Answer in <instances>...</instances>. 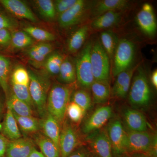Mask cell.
<instances>
[{"label":"cell","mask_w":157,"mask_h":157,"mask_svg":"<svg viewBox=\"0 0 157 157\" xmlns=\"http://www.w3.org/2000/svg\"><path fill=\"white\" fill-rule=\"evenodd\" d=\"M71 91L64 85L56 84L48 92L47 101V111L59 124L64 121L66 110L71 98Z\"/></svg>","instance_id":"6da1fadb"},{"label":"cell","mask_w":157,"mask_h":157,"mask_svg":"<svg viewBox=\"0 0 157 157\" xmlns=\"http://www.w3.org/2000/svg\"><path fill=\"white\" fill-rule=\"evenodd\" d=\"M127 133V153H141L157 157V137L147 132Z\"/></svg>","instance_id":"7a4b0ae2"},{"label":"cell","mask_w":157,"mask_h":157,"mask_svg":"<svg viewBox=\"0 0 157 157\" xmlns=\"http://www.w3.org/2000/svg\"><path fill=\"white\" fill-rule=\"evenodd\" d=\"M128 94L129 102L134 107H144L149 104L151 98V90L142 67L137 68Z\"/></svg>","instance_id":"3957f363"},{"label":"cell","mask_w":157,"mask_h":157,"mask_svg":"<svg viewBox=\"0 0 157 157\" xmlns=\"http://www.w3.org/2000/svg\"><path fill=\"white\" fill-rule=\"evenodd\" d=\"M29 91L31 98L39 116L43 118L47 113V101L49 90L48 81L33 71L29 70Z\"/></svg>","instance_id":"277c9868"},{"label":"cell","mask_w":157,"mask_h":157,"mask_svg":"<svg viewBox=\"0 0 157 157\" xmlns=\"http://www.w3.org/2000/svg\"><path fill=\"white\" fill-rule=\"evenodd\" d=\"M90 59L95 81L109 84L110 70L109 58L99 40L92 43Z\"/></svg>","instance_id":"5b68a950"},{"label":"cell","mask_w":157,"mask_h":157,"mask_svg":"<svg viewBox=\"0 0 157 157\" xmlns=\"http://www.w3.org/2000/svg\"><path fill=\"white\" fill-rule=\"evenodd\" d=\"M134 42L127 39L119 41L114 53L112 74L114 76L130 69L135 55Z\"/></svg>","instance_id":"8992f818"},{"label":"cell","mask_w":157,"mask_h":157,"mask_svg":"<svg viewBox=\"0 0 157 157\" xmlns=\"http://www.w3.org/2000/svg\"><path fill=\"white\" fill-rule=\"evenodd\" d=\"M92 43L88 42L76 59V79L84 89H90L94 81L92 70L90 54Z\"/></svg>","instance_id":"52a82bcc"},{"label":"cell","mask_w":157,"mask_h":157,"mask_svg":"<svg viewBox=\"0 0 157 157\" xmlns=\"http://www.w3.org/2000/svg\"><path fill=\"white\" fill-rule=\"evenodd\" d=\"M107 132L112 146L113 157H121L127 154V133L121 123L117 119L108 124Z\"/></svg>","instance_id":"ba28073f"},{"label":"cell","mask_w":157,"mask_h":157,"mask_svg":"<svg viewBox=\"0 0 157 157\" xmlns=\"http://www.w3.org/2000/svg\"><path fill=\"white\" fill-rule=\"evenodd\" d=\"M79 137L76 129L67 121L63 123L59 139L60 157H68L79 145Z\"/></svg>","instance_id":"9c48e42d"},{"label":"cell","mask_w":157,"mask_h":157,"mask_svg":"<svg viewBox=\"0 0 157 157\" xmlns=\"http://www.w3.org/2000/svg\"><path fill=\"white\" fill-rule=\"evenodd\" d=\"M90 134L86 139L95 155L99 157H113L107 131L99 129Z\"/></svg>","instance_id":"30bf717a"},{"label":"cell","mask_w":157,"mask_h":157,"mask_svg":"<svg viewBox=\"0 0 157 157\" xmlns=\"http://www.w3.org/2000/svg\"><path fill=\"white\" fill-rule=\"evenodd\" d=\"M112 115V109L109 105H105L96 109L86 121L82 132L85 134H90L99 130L107 122Z\"/></svg>","instance_id":"8fae6325"},{"label":"cell","mask_w":157,"mask_h":157,"mask_svg":"<svg viewBox=\"0 0 157 157\" xmlns=\"http://www.w3.org/2000/svg\"><path fill=\"white\" fill-rule=\"evenodd\" d=\"M87 10V2L83 0H77L73 7L59 15V25L63 28L75 25L82 19Z\"/></svg>","instance_id":"7c38bea8"},{"label":"cell","mask_w":157,"mask_h":157,"mask_svg":"<svg viewBox=\"0 0 157 157\" xmlns=\"http://www.w3.org/2000/svg\"><path fill=\"white\" fill-rule=\"evenodd\" d=\"M136 22L139 28L144 34L152 36L157 30V22L153 8L151 4H144L141 10L137 13Z\"/></svg>","instance_id":"4fadbf2b"},{"label":"cell","mask_w":157,"mask_h":157,"mask_svg":"<svg viewBox=\"0 0 157 157\" xmlns=\"http://www.w3.org/2000/svg\"><path fill=\"white\" fill-rule=\"evenodd\" d=\"M137 69V67L130 68L118 74L111 90L113 97L120 99L126 98L131 86L132 77Z\"/></svg>","instance_id":"5bb4252c"},{"label":"cell","mask_w":157,"mask_h":157,"mask_svg":"<svg viewBox=\"0 0 157 157\" xmlns=\"http://www.w3.org/2000/svg\"><path fill=\"white\" fill-rule=\"evenodd\" d=\"M35 147L33 140L28 138L21 137L9 140L6 149V157H28Z\"/></svg>","instance_id":"9a60e30c"},{"label":"cell","mask_w":157,"mask_h":157,"mask_svg":"<svg viewBox=\"0 0 157 157\" xmlns=\"http://www.w3.org/2000/svg\"><path fill=\"white\" fill-rule=\"evenodd\" d=\"M0 2L10 13L17 17L37 21L36 17L27 5L20 0H1Z\"/></svg>","instance_id":"2e32d148"},{"label":"cell","mask_w":157,"mask_h":157,"mask_svg":"<svg viewBox=\"0 0 157 157\" xmlns=\"http://www.w3.org/2000/svg\"><path fill=\"white\" fill-rule=\"evenodd\" d=\"M125 123L129 131L147 132V123L145 116L142 113L135 109L128 108L123 112Z\"/></svg>","instance_id":"e0dca14e"},{"label":"cell","mask_w":157,"mask_h":157,"mask_svg":"<svg viewBox=\"0 0 157 157\" xmlns=\"http://www.w3.org/2000/svg\"><path fill=\"white\" fill-rule=\"evenodd\" d=\"M40 121V128H42L44 135L50 139L59 150V139L61 131L59 124L48 112Z\"/></svg>","instance_id":"ac0fdd59"},{"label":"cell","mask_w":157,"mask_h":157,"mask_svg":"<svg viewBox=\"0 0 157 157\" xmlns=\"http://www.w3.org/2000/svg\"><path fill=\"white\" fill-rule=\"evenodd\" d=\"M129 6L127 0H102L96 3L93 8V13L96 17L109 11H121Z\"/></svg>","instance_id":"d6986e66"},{"label":"cell","mask_w":157,"mask_h":157,"mask_svg":"<svg viewBox=\"0 0 157 157\" xmlns=\"http://www.w3.org/2000/svg\"><path fill=\"white\" fill-rule=\"evenodd\" d=\"M1 132L9 140H17L21 137L17 121L11 109L8 107L5 119L2 124Z\"/></svg>","instance_id":"ffe728a7"},{"label":"cell","mask_w":157,"mask_h":157,"mask_svg":"<svg viewBox=\"0 0 157 157\" xmlns=\"http://www.w3.org/2000/svg\"><path fill=\"white\" fill-rule=\"evenodd\" d=\"M121 18L120 11H107L96 17L92 22L91 27L95 29L109 28L117 24Z\"/></svg>","instance_id":"44dd1931"},{"label":"cell","mask_w":157,"mask_h":157,"mask_svg":"<svg viewBox=\"0 0 157 157\" xmlns=\"http://www.w3.org/2000/svg\"><path fill=\"white\" fill-rule=\"evenodd\" d=\"M35 140L41 152L45 157H60L59 149L45 135L38 134L35 137Z\"/></svg>","instance_id":"7402d4cb"},{"label":"cell","mask_w":157,"mask_h":157,"mask_svg":"<svg viewBox=\"0 0 157 157\" xmlns=\"http://www.w3.org/2000/svg\"><path fill=\"white\" fill-rule=\"evenodd\" d=\"M7 106L11 112L17 115L33 116V109L25 102L16 98L13 93L8 98Z\"/></svg>","instance_id":"603a6c76"},{"label":"cell","mask_w":157,"mask_h":157,"mask_svg":"<svg viewBox=\"0 0 157 157\" xmlns=\"http://www.w3.org/2000/svg\"><path fill=\"white\" fill-rule=\"evenodd\" d=\"M58 75L59 81L62 83L65 84L73 83L76 79L75 65L69 59H64Z\"/></svg>","instance_id":"cb8c5ba5"},{"label":"cell","mask_w":157,"mask_h":157,"mask_svg":"<svg viewBox=\"0 0 157 157\" xmlns=\"http://www.w3.org/2000/svg\"><path fill=\"white\" fill-rule=\"evenodd\" d=\"M89 27L85 25L77 29L70 37L68 42V49L71 53H75L82 46L88 36Z\"/></svg>","instance_id":"d4e9b609"},{"label":"cell","mask_w":157,"mask_h":157,"mask_svg":"<svg viewBox=\"0 0 157 157\" xmlns=\"http://www.w3.org/2000/svg\"><path fill=\"white\" fill-rule=\"evenodd\" d=\"M90 89L94 103L104 104L108 101L110 94L109 84L94 80Z\"/></svg>","instance_id":"484cf974"},{"label":"cell","mask_w":157,"mask_h":157,"mask_svg":"<svg viewBox=\"0 0 157 157\" xmlns=\"http://www.w3.org/2000/svg\"><path fill=\"white\" fill-rule=\"evenodd\" d=\"M118 42L116 35L112 31H105L101 33L100 42L109 59L113 58Z\"/></svg>","instance_id":"4316f807"},{"label":"cell","mask_w":157,"mask_h":157,"mask_svg":"<svg viewBox=\"0 0 157 157\" xmlns=\"http://www.w3.org/2000/svg\"><path fill=\"white\" fill-rule=\"evenodd\" d=\"M12 113L18 126L24 133H34L40 128V121L37 118L33 116H20Z\"/></svg>","instance_id":"83f0119b"},{"label":"cell","mask_w":157,"mask_h":157,"mask_svg":"<svg viewBox=\"0 0 157 157\" xmlns=\"http://www.w3.org/2000/svg\"><path fill=\"white\" fill-rule=\"evenodd\" d=\"M11 35V42L15 48H25L30 46L33 43L32 37L24 31H15Z\"/></svg>","instance_id":"f1b7e54d"},{"label":"cell","mask_w":157,"mask_h":157,"mask_svg":"<svg viewBox=\"0 0 157 157\" xmlns=\"http://www.w3.org/2000/svg\"><path fill=\"white\" fill-rule=\"evenodd\" d=\"M72 102L81 107L85 111L89 109L92 106V98L86 90H78L73 93Z\"/></svg>","instance_id":"f546056e"},{"label":"cell","mask_w":157,"mask_h":157,"mask_svg":"<svg viewBox=\"0 0 157 157\" xmlns=\"http://www.w3.org/2000/svg\"><path fill=\"white\" fill-rule=\"evenodd\" d=\"M10 67V60L6 57L0 55V86L6 95L9 89L8 79Z\"/></svg>","instance_id":"4dcf8cb0"},{"label":"cell","mask_w":157,"mask_h":157,"mask_svg":"<svg viewBox=\"0 0 157 157\" xmlns=\"http://www.w3.org/2000/svg\"><path fill=\"white\" fill-rule=\"evenodd\" d=\"M36 6L40 14L45 19H53L56 15L54 5L51 0H37L35 1Z\"/></svg>","instance_id":"1f68e13d"},{"label":"cell","mask_w":157,"mask_h":157,"mask_svg":"<svg viewBox=\"0 0 157 157\" xmlns=\"http://www.w3.org/2000/svg\"><path fill=\"white\" fill-rule=\"evenodd\" d=\"M23 31L32 38L40 41H52L55 39L54 35L48 31L36 27L29 26L23 29Z\"/></svg>","instance_id":"d6a6232c"},{"label":"cell","mask_w":157,"mask_h":157,"mask_svg":"<svg viewBox=\"0 0 157 157\" xmlns=\"http://www.w3.org/2000/svg\"><path fill=\"white\" fill-rule=\"evenodd\" d=\"M63 60V57L60 54L57 52L52 54L47 59L45 63L46 71L51 75H57Z\"/></svg>","instance_id":"836d02e7"},{"label":"cell","mask_w":157,"mask_h":157,"mask_svg":"<svg viewBox=\"0 0 157 157\" xmlns=\"http://www.w3.org/2000/svg\"><path fill=\"white\" fill-rule=\"evenodd\" d=\"M29 76L28 71L22 67L14 69L11 76V84L29 86Z\"/></svg>","instance_id":"e575fe53"},{"label":"cell","mask_w":157,"mask_h":157,"mask_svg":"<svg viewBox=\"0 0 157 157\" xmlns=\"http://www.w3.org/2000/svg\"><path fill=\"white\" fill-rule=\"evenodd\" d=\"M11 85L13 94L15 97L28 104L32 109L34 108L33 103L30 94L29 86L14 84Z\"/></svg>","instance_id":"d590c367"},{"label":"cell","mask_w":157,"mask_h":157,"mask_svg":"<svg viewBox=\"0 0 157 157\" xmlns=\"http://www.w3.org/2000/svg\"><path fill=\"white\" fill-rule=\"evenodd\" d=\"M85 113V111L81 107L73 102L69 103L66 110V114L70 120L76 123L82 120Z\"/></svg>","instance_id":"8d00e7d4"},{"label":"cell","mask_w":157,"mask_h":157,"mask_svg":"<svg viewBox=\"0 0 157 157\" xmlns=\"http://www.w3.org/2000/svg\"><path fill=\"white\" fill-rule=\"evenodd\" d=\"M77 0H57L55 1V9L56 14L59 15L73 7Z\"/></svg>","instance_id":"74e56055"},{"label":"cell","mask_w":157,"mask_h":157,"mask_svg":"<svg viewBox=\"0 0 157 157\" xmlns=\"http://www.w3.org/2000/svg\"><path fill=\"white\" fill-rule=\"evenodd\" d=\"M18 27V24L15 20L0 13V29H13Z\"/></svg>","instance_id":"f35d334b"},{"label":"cell","mask_w":157,"mask_h":157,"mask_svg":"<svg viewBox=\"0 0 157 157\" xmlns=\"http://www.w3.org/2000/svg\"><path fill=\"white\" fill-rule=\"evenodd\" d=\"M34 48L41 55L46 57L52 50V46L47 43H40L34 45Z\"/></svg>","instance_id":"ab89813d"},{"label":"cell","mask_w":157,"mask_h":157,"mask_svg":"<svg viewBox=\"0 0 157 157\" xmlns=\"http://www.w3.org/2000/svg\"><path fill=\"white\" fill-rule=\"evenodd\" d=\"M11 35L6 29H0V46H6L11 42Z\"/></svg>","instance_id":"60d3db41"},{"label":"cell","mask_w":157,"mask_h":157,"mask_svg":"<svg viewBox=\"0 0 157 157\" xmlns=\"http://www.w3.org/2000/svg\"><path fill=\"white\" fill-rule=\"evenodd\" d=\"M91 154L89 150L84 147L76 149L68 157H90Z\"/></svg>","instance_id":"b9f144b4"},{"label":"cell","mask_w":157,"mask_h":157,"mask_svg":"<svg viewBox=\"0 0 157 157\" xmlns=\"http://www.w3.org/2000/svg\"><path fill=\"white\" fill-rule=\"evenodd\" d=\"M29 57L34 61L40 62L43 61L45 59V57L41 55L34 48L33 46L30 48L28 52Z\"/></svg>","instance_id":"7bdbcfd3"},{"label":"cell","mask_w":157,"mask_h":157,"mask_svg":"<svg viewBox=\"0 0 157 157\" xmlns=\"http://www.w3.org/2000/svg\"><path fill=\"white\" fill-rule=\"evenodd\" d=\"M9 140L0 134V157H6V149Z\"/></svg>","instance_id":"ee69618b"},{"label":"cell","mask_w":157,"mask_h":157,"mask_svg":"<svg viewBox=\"0 0 157 157\" xmlns=\"http://www.w3.org/2000/svg\"><path fill=\"white\" fill-rule=\"evenodd\" d=\"M151 81L152 85L154 86L155 88H157V71L155 70L151 75Z\"/></svg>","instance_id":"f6af8a7d"},{"label":"cell","mask_w":157,"mask_h":157,"mask_svg":"<svg viewBox=\"0 0 157 157\" xmlns=\"http://www.w3.org/2000/svg\"><path fill=\"white\" fill-rule=\"evenodd\" d=\"M28 157H45L41 152L38 151L35 147L31 151L30 154Z\"/></svg>","instance_id":"bcb514c9"},{"label":"cell","mask_w":157,"mask_h":157,"mask_svg":"<svg viewBox=\"0 0 157 157\" xmlns=\"http://www.w3.org/2000/svg\"><path fill=\"white\" fill-rule=\"evenodd\" d=\"M128 157H149L141 153H133L131 155Z\"/></svg>","instance_id":"7dc6e473"},{"label":"cell","mask_w":157,"mask_h":157,"mask_svg":"<svg viewBox=\"0 0 157 157\" xmlns=\"http://www.w3.org/2000/svg\"><path fill=\"white\" fill-rule=\"evenodd\" d=\"M3 113V106L2 102L0 101V118L2 117Z\"/></svg>","instance_id":"c3c4849f"},{"label":"cell","mask_w":157,"mask_h":157,"mask_svg":"<svg viewBox=\"0 0 157 157\" xmlns=\"http://www.w3.org/2000/svg\"><path fill=\"white\" fill-rule=\"evenodd\" d=\"M90 157H98V156L96 155H92V156H91V155L90 156Z\"/></svg>","instance_id":"681fc988"},{"label":"cell","mask_w":157,"mask_h":157,"mask_svg":"<svg viewBox=\"0 0 157 157\" xmlns=\"http://www.w3.org/2000/svg\"><path fill=\"white\" fill-rule=\"evenodd\" d=\"M2 124L0 123V132H1V131H2Z\"/></svg>","instance_id":"f907efd6"}]
</instances>
